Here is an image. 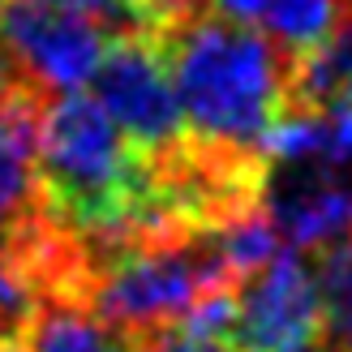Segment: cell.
I'll use <instances>...</instances> for the list:
<instances>
[{"instance_id":"6da1fadb","label":"cell","mask_w":352,"mask_h":352,"mask_svg":"<svg viewBox=\"0 0 352 352\" xmlns=\"http://www.w3.org/2000/svg\"><path fill=\"white\" fill-rule=\"evenodd\" d=\"M168 65L185 138L206 151V160L245 168L267 129L288 112L292 56L228 17L181 22L168 43Z\"/></svg>"},{"instance_id":"7a4b0ae2","label":"cell","mask_w":352,"mask_h":352,"mask_svg":"<svg viewBox=\"0 0 352 352\" xmlns=\"http://www.w3.org/2000/svg\"><path fill=\"white\" fill-rule=\"evenodd\" d=\"M210 288H232L210 262L202 236H133L99 262L82 267V292L91 314L120 340L176 327Z\"/></svg>"},{"instance_id":"3957f363","label":"cell","mask_w":352,"mask_h":352,"mask_svg":"<svg viewBox=\"0 0 352 352\" xmlns=\"http://www.w3.org/2000/svg\"><path fill=\"white\" fill-rule=\"evenodd\" d=\"M0 52L17 69L22 91L69 95L82 91L103 65L108 30L69 0H5Z\"/></svg>"},{"instance_id":"277c9868","label":"cell","mask_w":352,"mask_h":352,"mask_svg":"<svg viewBox=\"0 0 352 352\" xmlns=\"http://www.w3.org/2000/svg\"><path fill=\"white\" fill-rule=\"evenodd\" d=\"M95 99L116 120V129L129 138V146L142 160L164 164L185 142L181 99H176L168 47L151 34H125L108 43V56L95 69Z\"/></svg>"},{"instance_id":"5b68a950","label":"cell","mask_w":352,"mask_h":352,"mask_svg":"<svg viewBox=\"0 0 352 352\" xmlns=\"http://www.w3.org/2000/svg\"><path fill=\"white\" fill-rule=\"evenodd\" d=\"M236 352H305L322 344L318 284L301 254H275L232 292Z\"/></svg>"},{"instance_id":"8992f818","label":"cell","mask_w":352,"mask_h":352,"mask_svg":"<svg viewBox=\"0 0 352 352\" xmlns=\"http://www.w3.org/2000/svg\"><path fill=\"white\" fill-rule=\"evenodd\" d=\"M262 210L288 250H331L352 236V164L267 168Z\"/></svg>"},{"instance_id":"52a82bcc","label":"cell","mask_w":352,"mask_h":352,"mask_svg":"<svg viewBox=\"0 0 352 352\" xmlns=\"http://www.w3.org/2000/svg\"><path fill=\"white\" fill-rule=\"evenodd\" d=\"M39 112L30 91H0V245L30 232L39 202Z\"/></svg>"},{"instance_id":"ba28073f","label":"cell","mask_w":352,"mask_h":352,"mask_svg":"<svg viewBox=\"0 0 352 352\" xmlns=\"http://www.w3.org/2000/svg\"><path fill=\"white\" fill-rule=\"evenodd\" d=\"M215 17L258 30L284 56L301 60L318 52L348 17L352 0H206Z\"/></svg>"},{"instance_id":"9c48e42d","label":"cell","mask_w":352,"mask_h":352,"mask_svg":"<svg viewBox=\"0 0 352 352\" xmlns=\"http://www.w3.org/2000/svg\"><path fill=\"white\" fill-rule=\"evenodd\" d=\"M292 95L331 120L340 155L352 164V9L318 52L292 60Z\"/></svg>"},{"instance_id":"30bf717a","label":"cell","mask_w":352,"mask_h":352,"mask_svg":"<svg viewBox=\"0 0 352 352\" xmlns=\"http://www.w3.org/2000/svg\"><path fill=\"white\" fill-rule=\"evenodd\" d=\"M198 236H202L210 262L219 267V275L228 284H241V279H250L254 271H262L279 254V245H284L271 215L262 206H250V202L223 206L215 219H206L198 228Z\"/></svg>"},{"instance_id":"8fae6325","label":"cell","mask_w":352,"mask_h":352,"mask_svg":"<svg viewBox=\"0 0 352 352\" xmlns=\"http://www.w3.org/2000/svg\"><path fill=\"white\" fill-rule=\"evenodd\" d=\"M30 352H125V340L103 327L74 296L43 305L30 322Z\"/></svg>"},{"instance_id":"7c38bea8","label":"cell","mask_w":352,"mask_h":352,"mask_svg":"<svg viewBox=\"0 0 352 352\" xmlns=\"http://www.w3.org/2000/svg\"><path fill=\"white\" fill-rule=\"evenodd\" d=\"M322 309V344L336 352H352V236L322 250L314 267Z\"/></svg>"},{"instance_id":"4fadbf2b","label":"cell","mask_w":352,"mask_h":352,"mask_svg":"<svg viewBox=\"0 0 352 352\" xmlns=\"http://www.w3.org/2000/svg\"><path fill=\"white\" fill-rule=\"evenodd\" d=\"M125 352H236V344L215 340V336H198L189 327H164V331H151V336L125 340Z\"/></svg>"},{"instance_id":"5bb4252c","label":"cell","mask_w":352,"mask_h":352,"mask_svg":"<svg viewBox=\"0 0 352 352\" xmlns=\"http://www.w3.org/2000/svg\"><path fill=\"white\" fill-rule=\"evenodd\" d=\"M133 5V22H142L146 30H176L198 13L202 0H129Z\"/></svg>"},{"instance_id":"9a60e30c","label":"cell","mask_w":352,"mask_h":352,"mask_svg":"<svg viewBox=\"0 0 352 352\" xmlns=\"http://www.w3.org/2000/svg\"><path fill=\"white\" fill-rule=\"evenodd\" d=\"M69 5L86 9L91 17H99L103 26H108V22H133V5H129V0H69Z\"/></svg>"},{"instance_id":"2e32d148","label":"cell","mask_w":352,"mask_h":352,"mask_svg":"<svg viewBox=\"0 0 352 352\" xmlns=\"http://www.w3.org/2000/svg\"><path fill=\"white\" fill-rule=\"evenodd\" d=\"M0 352H30V331L26 336H0Z\"/></svg>"},{"instance_id":"e0dca14e","label":"cell","mask_w":352,"mask_h":352,"mask_svg":"<svg viewBox=\"0 0 352 352\" xmlns=\"http://www.w3.org/2000/svg\"><path fill=\"white\" fill-rule=\"evenodd\" d=\"M305 352H336V348H327V344H314V348H305Z\"/></svg>"},{"instance_id":"ac0fdd59","label":"cell","mask_w":352,"mask_h":352,"mask_svg":"<svg viewBox=\"0 0 352 352\" xmlns=\"http://www.w3.org/2000/svg\"><path fill=\"white\" fill-rule=\"evenodd\" d=\"M0 22H5V0H0Z\"/></svg>"}]
</instances>
